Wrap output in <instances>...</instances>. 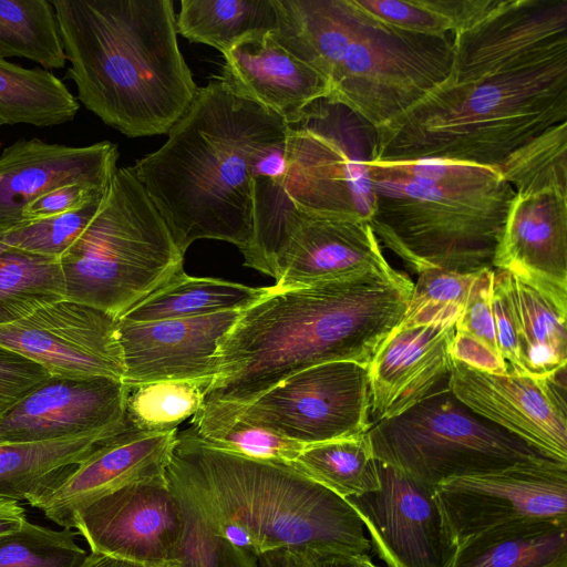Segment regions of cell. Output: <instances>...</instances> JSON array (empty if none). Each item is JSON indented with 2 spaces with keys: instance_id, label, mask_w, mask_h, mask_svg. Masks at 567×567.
I'll list each match as a JSON object with an SVG mask.
<instances>
[{
  "instance_id": "cell-45",
  "label": "cell",
  "mask_w": 567,
  "mask_h": 567,
  "mask_svg": "<svg viewBox=\"0 0 567 567\" xmlns=\"http://www.w3.org/2000/svg\"><path fill=\"white\" fill-rule=\"evenodd\" d=\"M107 189L109 187L87 184H70L53 188L30 202L22 209L21 221L44 219L78 209L103 199Z\"/></svg>"
},
{
  "instance_id": "cell-37",
  "label": "cell",
  "mask_w": 567,
  "mask_h": 567,
  "mask_svg": "<svg viewBox=\"0 0 567 567\" xmlns=\"http://www.w3.org/2000/svg\"><path fill=\"white\" fill-rule=\"evenodd\" d=\"M194 433L204 442L243 456L291 463L307 446L239 419L198 411Z\"/></svg>"
},
{
  "instance_id": "cell-26",
  "label": "cell",
  "mask_w": 567,
  "mask_h": 567,
  "mask_svg": "<svg viewBox=\"0 0 567 567\" xmlns=\"http://www.w3.org/2000/svg\"><path fill=\"white\" fill-rule=\"evenodd\" d=\"M452 567H567V520L503 524L458 545Z\"/></svg>"
},
{
  "instance_id": "cell-43",
  "label": "cell",
  "mask_w": 567,
  "mask_h": 567,
  "mask_svg": "<svg viewBox=\"0 0 567 567\" xmlns=\"http://www.w3.org/2000/svg\"><path fill=\"white\" fill-rule=\"evenodd\" d=\"M492 311L499 355L508 373H524L519 362L517 319L511 289V274L494 269ZM527 374V373H526Z\"/></svg>"
},
{
  "instance_id": "cell-36",
  "label": "cell",
  "mask_w": 567,
  "mask_h": 567,
  "mask_svg": "<svg viewBox=\"0 0 567 567\" xmlns=\"http://www.w3.org/2000/svg\"><path fill=\"white\" fill-rule=\"evenodd\" d=\"M492 0H355L377 19L431 37H447L482 13Z\"/></svg>"
},
{
  "instance_id": "cell-34",
  "label": "cell",
  "mask_w": 567,
  "mask_h": 567,
  "mask_svg": "<svg viewBox=\"0 0 567 567\" xmlns=\"http://www.w3.org/2000/svg\"><path fill=\"white\" fill-rule=\"evenodd\" d=\"M210 382L190 379L126 384V423L144 433L176 432L202 409Z\"/></svg>"
},
{
  "instance_id": "cell-46",
  "label": "cell",
  "mask_w": 567,
  "mask_h": 567,
  "mask_svg": "<svg viewBox=\"0 0 567 567\" xmlns=\"http://www.w3.org/2000/svg\"><path fill=\"white\" fill-rule=\"evenodd\" d=\"M258 567H379L370 555L333 550H275L258 557Z\"/></svg>"
},
{
  "instance_id": "cell-14",
  "label": "cell",
  "mask_w": 567,
  "mask_h": 567,
  "mask_svg": "<svg viewBox=\"0 0 567 567\" xmlns=\"http://www.w3.org/2000/svg\"><path fill=\"white\" fill-rule=\"evenodd\" d=\"M116 318L65 299L0 323V348L41 365L51 377L123 381Z\"/></svg>"
},
{
  "instance_id": "cell-1",
  "label": "cell",
  "mask_w": 567,
  "mask_h": 567,
  "mask_svg": "<svg viewBox=\"0 0 567 567\" xmlns=\"http://www.w3.org/2000/svg\"><path fill=\"white\" fill-rule=\"evenodd\" d=\"M452 43L446 80L374 133L369 161L496 167L567 122V0H492Z\"/></svg>"
},
{
  "instance_id": "cell-3",
  "label": "cell",
  "mask_w": 567,
  "mask_h": 567,
  "mask_svg": "<svg viewBox=\"0 0 567 567\" xmlns=\"http://www.w3.org/2000/svg\"><path fill=\"white\" fill-rule=\"evenodd\" d=\"M413 289L398 270L278 290L240 311L219 339L204 404L240 408L292 374L331 361L369 365Z\"/></svg>"
},
{
  "instance_id": "cell-12",
  "label": "cell",
  "mask_w": 567,
  "mask_h": 567,
  "mask_svg": "<svg viewBox=\"0 0 567 567\" xmlns=\"http://www.w3.org/2000/svg\"><path fill=\"white\" fill-rule=\"evenodd\" d=\"M434 494L458 545L493 527L520 520H567V462L519 463L447 478Z\"/></svg>"
},
{
  "instance_id": "cell-33",
  "label": "cell",
  "mask_w": 567,
  "mask_h": 567,
  "mask_svg": "<svg viewBox=\"0 0 567 567\" xmlns=\"http://www.w3.org/2000/svg\"><path fill=\"white\" fill-rule=\"evenodd\" d=\"M291 464L342 498L379 487L377 460L367 433L307 445Z\"/></svg>"
},
{
  "instance_id": "cell-49",
  "label": "cell",
  "mask_w": 567,
  "mask_h": 567,
  "mask_svg": "<svg viewBox=\"0 0 567 567\" xmlns=\"http://www.w3.org/2000/svg\"><path fill=\"white\" fill-rule=\"evenodd\" d=\"M9 231V229L0 226V255L8 249V246L6 244V234Z\"/></svg>"
},
{
  "instance_id": "cell-8",
  "label": "cell",
  "mask_w": 567,
  "mask_h": 567,
  "mask_svg": "<svg viewBox=\"0 0 567 567\" xmlns=\"http://www.w3.org/2000/svg\"><path fill=\"white\" fill-rule=\"evenodd\" d=\"M183 260L131 166L116 169L97 213L60 258L66 299L117 320L183 272Z\"/></svg>"
},
{
  "instance_id": "cell-13",
  "label": "cell",
  "mask_w": 567,
  "mask_h": 567,
  "mask_svg": "<svg viewBox=\"0 0 567 567\" xmlns=\"http://www.w3.org/2000/svg\"><path fill=\"white\" fill-rule=\"evenodd\" d=\"M379 487L344 498L386 567H452L458 550L434 491L377 461Z\"/></svg>"
},
{
  "instance_id": "cell-18",
  "label": "cell",
  "mask_w": 567,
  "mask_h": 567,
  "mask_svg": "<svg viewBox=\"0 0 567 567\" xmlns=\"http://www.w3.org/2000/svg\"><path fill=\"white\" fill-rule=\"evenodd\" d=\"M125 394L126 384L116 379L50 377L0 421V443L126 427Z\"/></svg>"
},
{
  "instance_id": "cell-11",
  "label": "cell",
  "mask_w": 567,
  "mask_h": 567,
  "mask_svg": "<svg viewBox=\"0 0 567 567\" xmlns=\"http://www.w3.org/2000/svg\"><path fill=\"white\" fill-rule=\"evenodd\" d=\"M199 411L239 419L311 445L367 433L372 426L368 365L340 360L301 370L247 405L203 404Z\"/></svg>"
},
{
  "instance_id": "cell-15",
  "label": "cell",
  "mask_w": 567,
  "mask_h": 567,
  "mask_svg": "<svg viewBox=\"0 0 567 567\" xmlns=\"http://www.w3.org/2000/svg\"><path fill=\"white\" fill-rule=\"evenodd\" d=\"M72 528L91 551L145 567H171L184 534V507L166 476L100 497L75 514Z\"/></svg>"
},
{
  "instance_id": "cell-21",
  "label": "cell",
  "mask_w": 567,
  "mask_h": 567,
  "mask_svg": "<svg viewBox=\"0 0 567 567\" xmlns=\"http://www.w3.org/2000/svg\"><path fill=\"white\" fill-rule=\"evenodd\" d=\"M118 159L109 141L86 146L20 138L0 153V226L21 223L22 209L42 194L70 184L109 187Z\"/></svg>"
},
{
  "instance_id": "cell-23",
  "label": "cell",
  "mask_w": 567,
  "mask_h": 567,
  "mask_svg": "<svg viewBox=\"0 0 567 567\" xmlns=\"http://www.w3.org/2000/svg\"><path fill=\"white\" fill-rule=\"evenodd\" d=\"M493 268L507 270L567 303V193L515 195Z\"/></svg>"
},
{
  "instance_id": "cell-25",
  "label": "cell",
  "mask_w": 567,
  "mask_h": 567,
  "mask_svg": "<svg viewBox=\"0 0 567 567\" xmlns=\"http://www.w3.org/2000/svg\"><path fill=\"white\" fill-rule=\"evenodd\" d=\"M128 427L49 441L0 443V499L28 501L31 505Z\"/></svg>"
},
{
  "instance_id": "cell-32",
  "label": "cell",
  "mask_w": 567,
  "mask_h": 567,
  "mask_svg": "<svg viewBox=\"0 0 567 567\" xmlns=\"http://www.w3.org/2000/svg\"><path fill=\"white\" fill-rule=\"evenodd\" d=\"M24 58L44 70L65 66L54 8L49 0H0V58Z\"/></svg>"
},
{
  "instance_id": "cell-16",
  "label": "cell",
  "mask_w": 567,
  "mask_h": 567,
  "mask_svg": "<svg viewBox=\"0 0 567 567\" xmlns=\"http://www.w3.org/2000/svg\"><path fill=\"white\" fill-rule=\"evenodd\" d=\"M566 369L549 377L491 373L452 359L447 383L471 410L567 462Z\"/></svg>"
},
{
  "instance_id": "cell-28",
  "label": "cell",
  "mask_w": 567,
  "mask_h": 567,
  "mask_svg": "<svg viewBox=\"0 0 567 567\" xmlns=\"http://www.w3.org/2000/svg\"><path fill=\"white\" fill-rule=\"evenodd\" d=\"M269 288L193 277L183 271L150 293L120 320L153 322L241 311L266 296Z\"/></svg>"
},
{
  "instance_id": "cell-24",
  "label": "cell",
  "mask_w": 567,
  "mask_h": 567,
  "mask_svg": "<svg viewBox=\"0 0 567 567\" xmlns=\"http://www.w3.org/2000/svg\"><path fill=\"white\" fill-rule=\"evenodd\" d=\"M220 80L235 94L295 122L307 106L329 96L328 81L282 47L271 33L245 40L223 54Z\"/></svg>"
},
{
  "instance_id": "cell-4",
  "label": "cell",
  "mask_w": 567,
  "mask_h": 567,
  "mask_svg": "<svg viewBox=\"0 0 567 567\" xmlns=\"http://www.w3.org/2000/svg\"><path fill=\"white\" fill-rule=\"evenodd\" d=\"M166 476L217 535L257 557L275 550L372 551L352 506L291 463L215 447L189 429L176 435Z\"/></svg>"
},
{
  "instance_id": "cell-17",
  "label": "cell",
  "mask_w": 567,
  "mask_h": 567,
  "mask_svg": "<svg viewBox=\"0 0 567 567\" xmlns=\"http://www.w3.org/2000/svg\"><path fill=\"white\" fill-rule=\"evenodd\" d=\"M279 229L275 289L394 270L367 221L307 213L290 202Z\"/></svg>"
},
{
  "instance_id": "cell-10",
  "label": "cell",
  "mask_w": 567,
  "mask_h": 567,
  "mask_svg": "<svg viewBox=\"0 0 567 567\" xmlns=\"http://www.w3.org/2000/svg\"><path fill=\"white\" fill-rule=\"evenodd\" d=\"M354 115L317 100L288 123L282 188L303 212L369 223L374 210L368 157L359 156L352 137Z\"/></svg>"
},
{
  "instance_id": "cell-9",
  "label": "cell",
  "mask_w": 567,
  "mask_h": 567,
  "mask_svg": "<svg viewBox=\"0 0 567 567\" xmlns=\"http://www.w3.org/2000/svg\"><path fill=\"white\" fill-rule=\"evenodd\" d=\"M447 379L401 414L372 424L367 436L377 461L432 491L451 477L560 461L471 410Z\"/></svg>"
},
{
  "instance_id": "cell-2",
  "label": "cell",
  "mask_w": 567,
  "mask_h": 567,
  "mask_svg": "<svg viewBox=\"0 0 567 567\" xmlns=\"http://www.w3.org/2000/svg\"><path fill=\"white\" fill-rule=\"evenodd\" d=\"M287 131L217 79L198 89L166 142L131 166L183 254L198 239L247 250L257 185L284 179Z\"/></svg>"
},
{
  "instance_id": "cell-30",
  "label": "cell",
  "mask_w": 567,
  "mask_h": 567,
  "mask_svg": "<svg viewBox=\"0 0 567 567\" xmlns=\"http://www.w3.org/2000/svg\"><path fill=\"white\" fill-rule=\"evenodd\" d=\"M79 109L76 97L52 72L0 58V126H56L73 121Z\"/></svg>"
},
{
  "instance_id": "cell-20",
  "label": "cell",
  "mask_w": 567,
  "mask_h": 567,
  "mask_svg": "<svg viewBox=\"0 0 567 567\" xmlns=\"http://www.w3.org/2000/svg\"><path fill=\"white\" fill-rule=\"evenodd\" d=\"M177 432L144 433L128 427L76 465L31 506L63 528L100 497L130 484L165 478Z\"/></svg>"
},
{
  "instance_id": "cell-39",
  "label": "cell",
  "mask_w": 567,
  "mask_h": 567,
  "mask_svg": "<svg viewBox=\"0 0 567 567\" xmlns=\"http://www.w3.org/2000/svg\"><path fill=\"white\" fill-rule=\"evenodd\" d=\"M476 272L461 274L429 268L417 272L400 324L456 322Z\"/></svg>"
},
{
  "instance_id": "cell-44",
  "label": "cell",
  "mask_w": 567,
  "mask_h": 567,
  "mask_svg": "<svg viewBox=\"0 0 567 567\" xmlns=\"http://www.w3.org/2000/svg\"><path fill=\"white\" fill-rule=\"evenodd\" d=\"M50 377L41 365L0 348V421L30 391Z\"/></svg>"
},
{
  "instance_id": "cell-48",
  "label": "cell",
  "mask_w": 567,
  "mask_h": 567,
  "mask_svg": "<svg viewBox=\"0 0 567 567\" xmlns=\"http://www.w3.org/2000/svg\"><path fill=\"white\" fill-rule=\"evenodd\" d=\"M81 567H145L140 564L113 557L110 555L91 551Z\"/></svg>"
},
{
  "instance_id": "cell-47",
  "label": "cell",
  "mask_w": 567,
  "mask_h": 567,
  "mask_svg": "<svg viewBox=\"0 0 567 567\" xmlns=\"http://www.w3.org/2000/svg\"><path fill=\"white\" fill-rule=\"evenodd\" d=\"M25 520V511L18 502L0 499V536L19 529Z\"/></svg>"
},
{
  "instance_id": "cell-38",
  "label": "cell",
  "mask_w": 567,
  "mask_h": 567,
  "mask_svg": "<svg viewBox=\"0 0 567 567\" xmlns=\"http://www.w3.org/2000/svg\"><path fill=\"white\" fill-rule=\"evenodd\" d=\"M70 528L54 530L28 519L0 536V567H81L87 554Z\"/></svg>"
},
{
  "instance_id": "cell-7",
  "label": "cell",
  "mask_w": 567,
  "mask_h": 567,
  "mask_svg": "<svg viewBox=\"0 0 567 567\" xmlns=\"http://www.w3.org/2000/svg\"><path fill=\"white\" fill-rule=\"evenodd\" d=\"M368 167L374 195L369 224L379 243L408 266L416 272L493 268L516 195L495 167L453 162L436 182L388 176Z\"/></svg>"
},
{
  "instance_id": "cell-40",
  "label": "cell",
  "mask_w": 567,
  "mask_h": 567,
  "mask_svg": "<svg viewBox=\"0 0 567 567\" xmlns=\"http://www.w3.org/2000/svg\"><path fill=\"white\" fill-rule=\"evenodd\" d=\"M102 200L32 221H21L6 234L8 249L60 259L86 228Z\"/></svg>"
},
{
  "instance_id": "cell-29",
  "label": "cell",
  "mask_w": 567,
  "mask_h": 567,
  "mask_svg": "<svg viewBox=\"0 0 567 567\" xmlns=\"http://www.w3.org/2000/svg\"><path fill=\"white\" fill-rule=\"evenodd\" d=\"M277 0H182L177 33L223 54L238 43L278 29Z\"/></svg>"
},
{
  "instance_id": "cell-35",
  "label": "cell",
  "mask_w": 567,
  "mask_h": 567,
  "mask_svg": "<svg viewBox=\"0 0 567 567\" xmlns=\"http://www.w3.org/2000/svg\"><path fill=\"white\" fill-rule=\"evenodd\" d=\"M495 168L516 194L567 193V122L524 143Z\"/></svg>"
},
{
  "instance_id": "cell-22",
  "label": "cell",
  "mask_w": 567,
  "mask_h": 567,
  "mask_svg": "<svg viewBox=\"0 0 567 567\" xmlns=\"http://www.w3.org/2000/svg\"><path fill=\"white\" fill-rule=\"evenodd\" d=\"M456 322L398 324L368 365L372 424L396 416L449 378Z\"/></svg>"
},
{
  "instance_id": "cell-6",
  "label": "cell",
  "mask_w": 567,
  "mask_h": 567,
  "mask_svg": "<svg viewBox=\"0 0 567 567\" xmlns=\"http://www.w3.org/2000/svg\"><path fill=\"white\" fill-rule=\"evenodd\" d=\"M271 35L329 83L326 99L374 133L403 115L450 74L452 35L388 24L355 0H277Z\"/></svg>"
},
{
  "instance_id": "cell-41",
  "label": "cell",
  "mask_w": 567,
  "mask_h": 567,
  "mask_svg": "<svg viewBox=\"0 0 567 567\" xmlns=\"http://www.w3.org/2000/svg\"><path fill=\"white\" fill-rule=\"evenodd\" d=\"M181 501L185 528L171 567H258L256 555L217 535L188 504Z\"/></svg>"
},
{
  "instance_id": "cell-19",
  "label": "cell",
  "mask_w": 567,
  "mask_h": 567,
  "mask_svg": "<svg viewBox=\"0 0 567 567\" xmlns=\"http://www.w3.org/2000/svg\"><path fill=\"white\" fill-rule=\"evenodd\" d=\"M240 311L153 322L118 320L125 384L214 379L219 339Z\"/></svg>"
},
{
  "instance_id": "cell-27",
  "label": "cell",
  "mask_w": 567,
  "mask_h": 567,
  "mask_svg": "<svg viewBox=\"0 0 567 567\" xmlns=\"http://www.w3.org/2000/svg\"><path fill=\"white\" fill-rule=\"evenodd\" d=\"M509 274L522 370L535 377H549L566 369L567 303Z\"/></svg>"
},
{
  "instance_id": "cell-31",
  "label": "cell",
  "mask_w": 567,
  "mask_h": 567,
  "mask_svg": "<svg viewBox=\"0 0 567 567\" xmlns=\"http://www.w3.org/2000/svg\"><path fill=\"white\" fill-rule=\"evenodd\" d=\"M66 299L60 259L7 249L0 255V323Z\"/></svg>"
},
{
  "instance_id": "cell-42",
  "label": "cell",
  "mask_w": 567,
  "mask_h": 567,
  "mask_svg": "<svg viewBox=\"0 0 567 567\" xmlns=\"http://www.w3.org/2000/svg\"><path fill=\"white\" fill-rule=\"evenodd\" d=\"M493 279L494 268L476 272L455 323L454 339L478 344L499 355L492 311Z\"/></svg>"
},
{
  "instance_id": "cell-5",
  "label": "cell",
  "mask_w": 567,
  "mask_h": 567,
  "mask_svg": "<svg viewBox=\"0 0 567 567\" xmlns=\"http://www.w3.org/2000/svg\"><path fill=\"white\" fill-rule=\"evenodd\" d=\"M78 100L125 136L168 133L195 99L171 0H52Z\"/></svg>"
}]
</instances>
